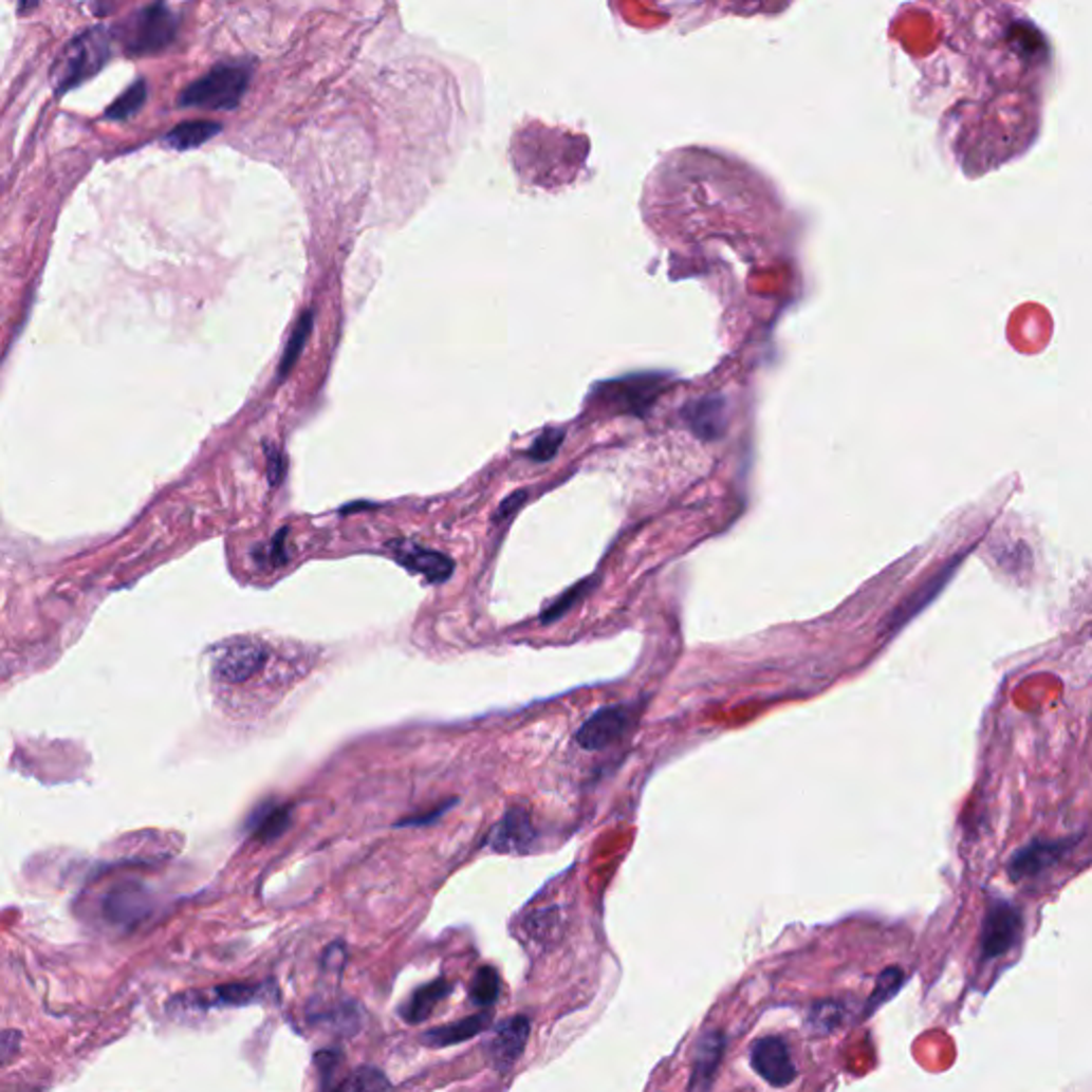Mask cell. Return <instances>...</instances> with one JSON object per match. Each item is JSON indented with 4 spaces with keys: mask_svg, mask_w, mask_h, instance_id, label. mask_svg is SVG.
<instances>
[{
    "mask_svg": "<svg viewBox=\"0 0 1092 1092\" xmlns=\"http://www.w3.org/2000/svg\"><path fill=\"white\" fill-rule=\"evenodd\" d=\"M222 127L218 123H209V119H192V123H182L173 131L165 135V146L173 150H192L203 146L205 142L214 140Z\"/></svg>",
    "mask_w": 1092,
    "mask_h": 1092,
    "instance_id": "18",
    "label": "cell"
},
{
    "mask_svg": "<svg viewBox=\"0 0 1092 1092\" xmlns=\"http://www.w3.org/2000/svg\"><path fill=\"white\" fill-rule=\"evenodd\" d=\"M312 327H314V312L308 310L303 312V316L297 320V327L286 344V350L282 354V360H280V368H278V381H284L289 376V372L295 368V363L299 358V354L303 352L306 348V341L312 333Z\"/></svg>",
    "mask_w": 1092,
    "mask_h": 1092,
    "instance_id": "20",
    "label": "cell"
},
{
    "mask_svg": "<svg viewBox=\"0 0 1092 1092\" xmlns=\"http://www.w3.org/2000/svg\"><path fill=\"white\" fill-rule=\"evenodd\" d=\"M178 16L167 5H150L133 14L123 24V45L129 56L163 52L178 35Z\"/></svg>",
    "mask_w": 1092,
    "mask_h": 1092,
    "instance_id": "3",
    "label": "cell"
},
{
    "mask_svg": "<svg viewBox=\"0 0 1092 1092\" xmlns=\"http://www.w3.org/2000/svg\"><path fill=\"white\" fill-rule=\"evenodd\" d=\"M1024 922L1020 909L1005 901L995 896L988 903L984 928H982V956L984 960H995L1005 954H1010L1022 937Z\"/></svg>",
    "mask_w": 1092,
    "mask_h": 1092,
    "instance_id": "4",
    "label": "cell"
},
{
    "mask_svg": "<svg viewBox=\"0 0 1092 1092\" xmlns=\"http://www.w3.org/2000/svg\"><path fill=\"white\" fill-rule=\"evenodd\" d=\"M265 645L259 641H235L218 653L214 674L224 683H246L265 666Z\"/></svg>",
    "mask_w": 1092,
    "mask_h": 1092,
    "instance_id": "8",
    "label": "cell"
},
{
    "mask_svg": "<svg viewBox=\"0 0 1092 1092\" xmlns=\"http://www.w3.org/2000/svg\"><path fill=\"white\" fill-rule=\"evenodd\" d=\"M632 706L615 704L595 710L576 733V743L587 752H599L617 743L632 725Z\"/></svg>",
    "mask_w": 1092,
    "mask_h": 1092,
    "instance_id": "5",
    "label": "cell"
},
{
    "mask_svg": "<svg viewBox=\"0 0 1092 1092\" xmlns=\"http://www.w3.org/2000/svg\"><path fill=\"white\" fill-rule=\"evenodd\" d=\"M749 1062L754 1071L771 1086L783 1088L796 1079V1065L792 1060V1052L785 1039L771 1035L762 1037L752 1045Z\"/></svg>",
    "mask_w": 1092,
    "mask_h": 1092,
    "instance_id": "7",
    "label": "cell"
},
{
    "mask_svg": "<svg viewBox=\"0 0 1092 1092\" xmlns=\"http://www.w3.org/2000/svg\"><path fill=\"white\" fill-rule=\"evenodd\" d=\"M956 566H958V561H951L947 568H943L939 574H934L924 587H920L907 601H903L901 609L890 619V628H901V626H905L907 619H911L915 613H920L924 606L941 591V587L951 578Z\"/></svg>",
    "mask_w": 1092,
    "mask_h": 1092,
    "instance_id": "17",
    "label": "cell"
},
{
    "mask_svg": "<svg viewBox=\"0 0 1092 1092\" xmlns=\"http://www.w3.org/2000/svg\"><path fill=\"white\" fill-rule=\"evenodd\" d=\"M561 442H563V431L549 429L534 442V446L528 450V457L534 461H549L557 455Z\"/></svg>",
    "mask_w": 1092,
    "mask_h": 1092,
    "instance_id": "27",
    "label": "cell"
},
{
    "mask_svg": "<svg viewBox=\"0 0 1092 1092\" xmlns=\"http://www.w3.org/2000/svg\"><path fill=\"white\" fill-rule=\"evenodd\" d=\"M291 819H293L291 804L265 802L253 813V817L248 821V830L255 838H259L263 843H272L278 836H282V832L291 826Z\"/></svg>",
    "mask_w": 1092,
    "mask_h": 1092,
    "instance_id": "15",
    "label": "cell"
},
{
    "mask_svg": "<svg viewBox=\"0 0 1092 1092\" xmlns=\"http://www.w3.org/2000/svg\"><path fill=\"white\" fill-rule=\"evenodd\" d=\"M500 976L494 966H480L469 986V999L478 1007H492L500 997Z\"/></svg>",
    "mask_w": 1092,
    "mask_h": 1092,
    "instance_id": "21",
    "label": "cell"
},
{
    "mask_svg": "<svg viewBox=\"0 0 1092 1092\" xmlns=\"http://www.w3.org/2000/svg\"><path fill=\"white\" fill-rule=\"evenodd\" d=\"M843 1005L836 1001H819L809 1012V1026L815 1031V1035H828L843 1022Z\"/></svg>",
    "mask_w": 1092,
    "mask_h": 1092,
    "instance_id": "24",
    "label": "cell"
},
{
    "mask_svg": "<svg viewBox=\"0 0 1092 1092\" xmlns=\"http://www.w3.org/2000/svg\"><path fill=\"white\" fill-rule=\"evenodd\" d=\"M492 1022H494V1016L489 1012H480V1014L467 1016L463 1020H457V1022H450V1024H444L438 1029H429L423 1033L421 1041L427 1048L457 1045L471 1037H478L480 1033H484L492 1026Z\"/></svg>",
    "mask_w": 1092,
    "mask_h": 1092,
    "instance_id": "13",
    "label": "cell"
},
{
    "mask_svg": "<svg viewBox=\"0 0 1092 1092\" xmlns=\"http://www.w3.org/2000/svg\"><path fill=\"white\" fill-rule=\"evenodd\" d=\"M146 96H148V88H146V81L140 79L135 81L125 94H119L105 111V115L109 119H127L129 115L137 113L144 103H146Z\"/></svg>",
    "mask_w": 1092,
    "mask_h": 1092,
    "instance_id": "22",
    "label": "cell"
},
{
    "mask_svg": "<svg viewBox=\"0 0 1092 1092\" xmlns=\"http://www.w3.org/2000/svg\"><path fill=\"white\" fill-rule=\"evenodd\" d=\"M253 67L248 62H220L201 79L192 81L178 98L180 107L203 109H235L248 92Z\"/></svg>",
    "mask_w": 1092,
    "mask_h": 1092,
    "instance_id": "2",
    "label": "cell"
},
{
    "mask_svg": "<svg viewBox=\"0 0 1092 1092\" xmlns=\"http://www.w3.org/2000/svg\"><path fill=\"white\" fill-rule=\"evenodd\" d=\"M322 1022H329L335 1031L344 1033V1035H354L358 1029H360V1022H363V1014L358 1010V1005L350 1007V1003L346 1005H339L335 1007L333 1012H329L327 1016L318 1018Z\"/></svg>",
    "mask_w": 1092,
    "mask_h": 1092,
    "instance_id": "25",
    "label": "cell"
},
{
    "mask_svg": "<svg viewBox=\"0 0 1092 1092\" xmlns=\"http://www.w3.org/2000/svg\"><path fill=\"white\" fill-rule=\"evenodd\" d=\"M276 991L278 988L274 982H261V984L237 982V984H226V986L214 988V1001L218 1005H226V1007H244V1005L267 1001L270 995L276 997Z\"/></svg>",
    "mask_w": 1092,
    "mask_h": 1092,
    "instance_id": "16",
    "label": "cell"
},
{
    "mask_svg": "<svg viewBox=\"0 0 1092 1092\" xmlns=\"http://www.w3.org/2000/svg\"><path fill=\"white\" fill-rule=\"evenodd\" d=\"M111 56V35L103 26H92L79 33L52 67V81L58 94L77 88L81 81L96 75Z\"/></svg>",
    "mask_w": 1092,
    "mask_h": 1092,
    "instance_id": "1",
    "label": "cell"
},
{
    "mask_svg": "<svg viewBox=\"0 0 1092 1092\" xmlns=\"http://www.w3.org/2000/svg\"><path fill=\"white\" fill-rule=\"evenodd\" d=\"M284 469H286L284 455L278 448L267 446V476H270V482L274 484V487L284 478Z\"/></svg>",
    "mask_w": 1092,
    "mask_h": 1092,
    "instance_id": "29",
    "label": "cell"
},
{
    "mask_svg": "<svg viewBox=\"0 0 1092 1092\" xmlns=\"http://www.w3.org/2000/svg\"><path fill=\"white\" fill-rule=\"evenodd\" d=\"M536 840V830L525 809H511L487 836V845L502 854H525Z\"/></svg>",
    "mask_w": 1092,
    "mask_h": 1092,
    "instance_id": "11",
    "label": "cell"
},
{
    "mask_svg": "<svg viewBox=\"0 0 1092 1092\" xmlns=\"http://www.w3.org/2000/svg\"><path fill=\"white\" fill-rule=\"evenodd\" d=\"M286 530L284 532H278L272 547H270V559H272V566H282L286 561Z\"/></svg>",
    "mask_w": 1092,
    "mask_h": 1092,
    "instance_id": "30",
    "label": "cell"
},
{
    "mask_svg": "<svg viewBox=\"0 0 1092 1092\" xmlns=\"http://www.w3.org/2000/svg\"><path fill=\"white\" fill-rule=\"evenodd\" d=\"M903 982H905V974H903V970H901L899 966H890V968H886L884 974L877 978V982H875V991H873V995H871V999H869V1003H867L865 1014L869 1016V1014H873L877 1007H882L886 1001H890V999L901 991Z\"/></svg>",
    "mask_w": 1092,
    "mask_h": 1092,
    "instance_id": "23",
    "label": "cell"
},
{
    "mask_svg": "<svg viewBox=\"0 0 1092 1092\" xmlns=\"http://www.w3.org/2000/svg\"><path fill=\"white\" fill-rule=\"evenodd\" d=\"M591 585H593V580H582V582L574 585L572 589H568L559 599H555L549 606V611L542 615V624H551L553 619L563 617L576 601H580L585 597V593L591 589Z\"/></svg>",
    "mask_w": 1092,
    "mask_h": 1092,
    "instance_id": "26",
    "label": "cell"
},
{
    "mask_svg": "<svg viewBox=\"0 0 1092 1092\" xmlns=\"http://www.w3.org/2000/svg\"><path fill=\"white\" fill-rule=\"evenodd\" d=\"M397 563H402L408 572L421 574L431 582H444L450 578L455 570V561L444 553L425 549L410 540H395L389 544Z\"/></svg>",
    "mask_w": 1092,
    "mask_h": 1092,
    "instance_id": "9",
    "label": "cell"
},
{
    "mask_svg": "<svg viewBox=\"0 0 1092 1092\" xmlns=\"http://www.w3.org/2000/svg\"><path fill=\"white\" fill-rule=\"evenodd\" d=\"M452 993V984L444 978L436 980V982H429L421 988H417L412 993V997L400 1007V1014L406 1022L410 1024H421L425 1022L433 1010Z\"/></svg>",
    "mask_w": 1092,
    "mask_h": 1092,
    "instance_id": "14",
    "label": "cell"
},
{
    "mask_svg": "<svg viewBox=\"0 0 1092 1092\" xmlns=\"http://www.w3.org/2000/svg\"><path fill=\"white\" fill-rule=\"evenodd\" d=\"M391 1081L378 1067L363 1065L354 1069L337 1088L331 1092H389Z\"/></svg>",
    "mask_w": 1092,
    "mask_h": 1092,
    "instance_id": "19",
    "label": "cell"
},
{
    "mask_svg": "<svg viewBox=\"0 0 1092 1092\" xmlns=\"http://www.w3.org/2000/svg\"><path fill=\"white\" fill-rule=\"evenodd\" d=\"M1075 845H1077L1075 836L1037 838L1014 854V858L1010 860L1007 873L1014 882L1037 877V875L1045 873L1048 869H1052L1054 865H1058Z\"/></svg>",
    "mask_w": 1092,
    "mask_h": 1092,
    "instance_id": "6",
    "label": "cell"
},
{
    "mask_svg": "<svg viewBox=\"0 0 1092 1092\" xmlns=\"http://www.w3.org/2000/svg\"><path fill=\"white\" fill-rule=\"evenodd\" d=\"M525 498H528V494H515L513 498H508V500L502 504V508H500V513H498V519L513 515V513L521 506V502H523Z\"/></svg>",
    "mask_w": 1092,
    "mask_h": 1092,
    "instance_id": "31",
    "label": "cell"
},
{
    "mask_svg": "<svg viewBox=\"0 0 1092 1092\" xmlns=\"http://www.w3.org/2000/svg\"><path fill=\"white\" fill-rule=\"evenodd\" d=\"M22 1045V1033L18 1031H3L0 1033V1067L10 1065L20 1054Z\"/></svg>",
    "mask_w": 1092,
    "mask_h": 1092,
    "instance_id": "28",
    "label": "cell"
},
{
    "mask_svg": "<svg viewBox=\"0 0 1092 1092\" xmlns=\"http://www.w3.org/2000/svg\"><path fill=\"white\" fill-rule=\"evenodd\" d=\"M528 1039H530V1018L528 1016H513V1018L504 1020L496 1029V1035L492 1037V1041L487 1045L492 1065L500 1073L511 1071L517 1065V1060L521 1058V1054L525 1052Z\"/></svg>",
    "mask_w": 1092,
    "mask_h": 1092,
    "instance_id": "10",
    "label": "cell"
},
{
    "mask_svg": "<svg viewBox=\"0 0 1092 1092\" xmlns=\"http://www.w3.org/2000/svg\"><path fill=\"white\" fill-rule=\"evenodd\" d=\"M725 1052V1035L721 1031H708L704 1033L693 1050V1067H691V1081L689 1092H708L717 1069L721 1065Z\"/></svg>",
    "mask_w": 1092,
    "mask_h": 1092,
    "instance_id": "12",
    "label": "cell"
}]
</instances>
